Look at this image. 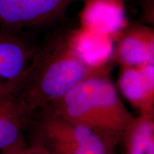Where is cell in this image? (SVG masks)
Here are the masks:
<instances>
[{
	"label": "cell",
	"instance_id": "1",
	"mask_svg": "<svg viewBox=\"0 0 154 154\" xmlns=\"http://www.w3.org/2000/svg\"><path fill=\"white\" fill-rule=\"evenodd\" d=\"M76 36V30L61 31L38 46L17 89L20 99L32 114L86 79L110 71L108 61L94 63L83 57Z\"/></svg>",
	"mask_w": 154,
	"mask_h": 154
},
{
	"label": "cell",
	"instance_id": "2",
	"mask_svg": "<svg viewBox=\"0 0 154 154\" xmlns=\"http://www.w3.org/2000/svg\"><path fill=\"white\" fill-rule=\"evenodd\" d=\"M25 134L28 146L40 154H116L117 145L47 107L32 114Z\"/></svg>",
	"mask_w": 154,
	"mask_h": 154
},
{
	"label": "cell",
	"instance_id": "3",
	"mask_svg": "<svg viewBox=\"0 0 154 154\" xmlns=\"http://www.w3.org/2000/svg\"><path fill=\"white\" fill-rule=\"evenodd\" d=\"M109 72L93 75L82 81V84L91 110L102 131L119 144L123 132L134 116L119 97Z\"/></svg>",
	"mask_w": 154,
	"mask_h": 154
},
{
	"label": "cell",
	"instance_id": "4",
	"mask_svg": "<svg viewBox=\"0 0 154 154\" xmlns=\"http://www.w3.org/2000/svg\"><path fill=\"white\" fill-rule=\"evenodd\" d=\"M76 0H0V26L24 30L55 22Z\"/></svg>",
	"mask_w": 154,
	"mask_h": 154
},
{
	"label": "cell",
	"instance_id": "5",
	"mask_svg": "<svg viewBox=\"0 0 154 154\" xmlns=\"http://www.w3.org/2000/svg\"><path fill=\"white\" fill-rule=\"evenodd\" d=\"M38 47L24 31L0 26V89H18Z\"/></svg>",
	"mask_w": 154,
	"mask_h": 154
},
{
	"label": "cell",
	"instance_id": "6",
	"mask_svg": "<svg viewBox=\"0 0 154 154\" xmlns=\"http://www.w3.org/2000/svg\"><path fill=\"white\" fill-rule=\"evenodd\" d=\"M118 85L140 113H154V63L121 66Z\"/></svg>",
	"mask_w": 154,
	"mask_h": 154
},
{
	"label": "cell",
	"instance_id": "7",
	"mask_svg": "<svg viewBox=\"0 0 154 154\" xmlns=\"http://www.w3.org/2000/svg\"><path fill=\"white\" fill-rule=\"evenodd\" d=\"M115 58L120 66L154 63L153 28L140 24L125 28L116 47Z\"/></svg>",
	"mask_w": 154,
	"mask_h": 154
},
{
	"label": "cell",
	"instance_id": "8",
	"mask_svg": "<svg viewBox=\"0 0 154 154\" xmlns=\"http://www.w3.org/2000/svg\"><path fill=\"white\" fill-rule=\"evenodd\" d=\"M32 116L17 89H0V151L25 138Z\"/></svg>",
	"mask_w": 154,
	"mask_h": 154
},
{
	"label": "cell",
	"instance_id": "9",
	"mask_svg": "<svg viewBox=\"0 0 154 154\" xmlns=\"http://www.w3.org/2000/svg\"><path fill=\"white\" fill-rule=\"evenodd\" d=\"M82 29L109 36L124 27V0H84Z\"/></svg>",
	"mask_w": 154,
	"mask_h": 154
},
{
	"label": "cell",
	"instance_id": "10",
	"mask_svg": "<svg viewBox=\"0 0 154 154\" xmlns=\"http://www.w3.org/2000/svg\"><path fill=\"white\" fill-rule=\"evenodd\" d=\"M121 141L125 154H154V113L134 116L123 132Z\"/></svg>",
	"mask_w": 154,
	"mask_h": 154
},
{
	"label": "cell",
	"instance_id": "11",
	"mask_svg": "<svg viewBox=\"0 0 154 154\" xmlns=\"http://www.w3.org/2000/svg\"><path fill=\"white\" fill-rule=\"evenodd\" d=\"M0 154H40L28 146L24 138L0 151Z\"/></svg>",
	"mask_w": 154,
	"mask_h": 154
},
{
	"label": "cell",
	"instance_id": "12",
	"mask_svg": "<svg viewBox=\"0 0 154 154\" xmlns=\"http://www.w3.org/2000/svg\"><path fill=\"white\" fill-rule=\"evenodd\" d=\"M151 2H153V0H146L145 5H144V18L147 21V22H149L150 24H153V10L151 9Z\"/></svg>",
	"mask_w": 154,
	"mask_h": 154
}]
</instances>
